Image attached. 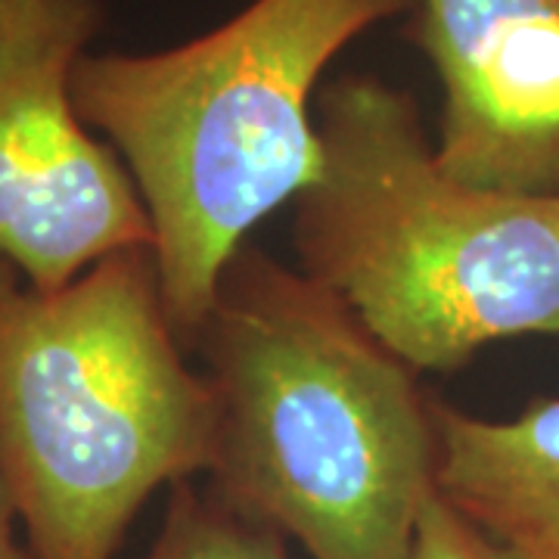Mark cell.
<instances>
[{"mask_svg": "<svg viewBox=\"0 0 559 559\" xmlns=\"http://www.w3.org/2000/svg\"><path fill=\"white\" fill-rule=\"evenodd\" d=\"M414 0H252L156 53H84L72 97L124 162L153 224L162 299L190 342L246 237L320 171V75Z\"/></svg>", "mask_w": 559, "mask_h": 559, "instance_id": "7a4b0ae2", "label": "cell"}, {"mask_svg": "<svg viewBox=\"0 0 559 559\" xmlns=\"http://www.w3.org/2000/svg\"><path fill=\"white\" fill-rule=\"evenodd\" d=\"M100 25L103 0H0V259L35 289L153 246L124 162L72 97Z\"/></svg>", "mask_w": 559, "mask_h": 559, "instance_id": "5b68a950", "label": "cell"}, {"mask_svg": "<svg viewBox=\"0 0 559 559\" xmlns=\"http://www.w3.org/2000/svg\"><path fill=\"white\" fill-rule=\"evenodd\" d=\"M436 491L520 559H559V399L510 419L436 401Z\"/></svg>", "mask_w": 559, "mask_h": 559, "instance_id": "52a82bcc", "label": "cell"}, {"mask_svg": "<svg viewBox=\"0 0 559 559\" xmlns=\"http://www.w3.org/2000/svg\"><path fill=\"white\" fill-rule=\"evenodd\" d=\"M143 559H289V550L277 528L242 516L209 488L180 481Z\"/></svg>", "mask_w": 559, "mask_h": 559, "instance_id": "ba28073f", "label": "cell"}, {"mask_svg": "<svg viewBox=\"0 0 559 559\" xmlns=\"http://www.w3.org/2000/svg\"><path fill=\"white\" fill-rule=\"evenodd\" d=\"M190 348L212 395V495L311 559L407 557L436 491V401L345 301L242 246Z\"/></svg>", "mask_w": 559, "mask_h": 559, "instance_id": "6da1fadb", "label": "cell"}, {"mask_svg": "<svg viewBox=\"0 0 559 559\" xmlns=\"http://www.w3.org/2000/svg\"><path fill=\"white\" fill-rule=\"evenodd\" d=\"M404 35L439 75L441 171L559 197V0H414Z\"/></svg>", "mask_w": 559, "mask_h": 559, "instance_id": "8992f818", "label": "cell"}, {"mask_svg": "<svg viewBox=\"0 0 559 559\" xmlns=\"http://www.w3.org/2000/svg\"><path fill=\"white\" fill-rule=\"evenodd\" d=\"M404 559H520L491 535H485L476 522L460 516L457 510L441 500L439 491L423 503L414 540Z\"/></svg>", "mask_w": 559, "mask_h": 559, "instance_id": "9c48e42d", "label": "cell"}, {"mask_svg": "<svg viewBox=\"0 0 559 559\" xmlns=\"http://www.w3.org/2000/svg\"><path fill=\"white\" fill-rule=\"evenodd\" d=\"M16 528H20V516L7 495V485L0 479V559H35L25 538L16 535Z\"/></svg>", "mask_w": 559, "mask_h": 559, "instance_id": "30bf717a", "label": "cell"}, {"mask_svg": "<svg viewBox=\"0 0 559 559\" xmlns=\"http://www.w3.org/2000/svg\"><path fill=\"white\" fill-rule=\"evenodd\" d=\"M320 171L296 197L301 271L414 373L513 336H559V197L451 178L417 103L373 75L314 106Z\"/></svg>", "mask_w": 559, "mask_h": 559, "instance_id": "3957f363", "label": "cell"}, {"mask_svg": "<svg viewBox=\"0 0 559 559\" xmlns=\"http://www.w3.org/2000/svg\"><path fill=\"white\" fill-rule=\"evenodd\" d=\"M153 246L57 289L0 259V479L35 559H116L159 488L205 476L212 395Z\"/></svg>", "mask_w": 559, "mask_h": 559, "instance_id": "277c9868", "label": "cell"}]
</instances>
